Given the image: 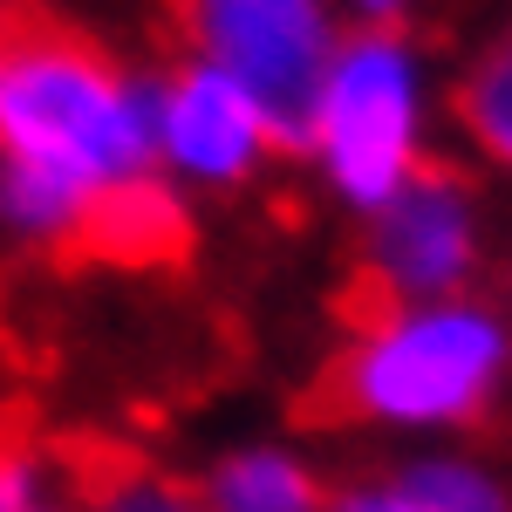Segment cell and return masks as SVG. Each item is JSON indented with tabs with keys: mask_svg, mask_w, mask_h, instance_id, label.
Segmentation results:
<instances>
[{
	"mask_svg": "<svg viewBox=\"0 0 512 512\" xmlns=\"http://www.w3.org/2000/svg\"><path fill=\"white\" fill-rule=\"evenodd\" d=\"M158 171L151 82L96 41L21 21L0 28V226L41 246L82 239L96 198Z\"/></svg>",
	"mask_w": 512,
	"mask_h": 512,
	"instance_id": "6da1fadb",
	"label": "cell"
},
{
	"mask_svg": "<svg viewBox=\"0 0 512 512\" xmlns=\"http://www.w3.org/2000/svg\"><path fill=\"white\" fill-rule=\"evenodd\" d=\"M512 376V328L472 294L376 301L335 362V403L369 431H465Z\"/></svg>",
	"mask_w": 512,
	"mask_h": 512,
	"instance_id": "7a4b0ae2",
	"label": "cell"
},
{
	"mask_svg": "<svg viewBox=\"0 0 512 512\" xmlns=\"http://www.w3.org/2000/svg\"><path fill=\"white\" fill-rule=\"evenodd\" d=\"M424 137H431L424 55L396 28H355L335 41L301 123V151L315 158L321 185L355 212H376L403 178L424 171Z\"/></svg>",
	"mask_w": 512,
	"mask_h": 512,
	"instance_id": "3957f363",
	"label": "cell"
},
{
	"mask_svg": "<svg viewBox=\"0 0 512 512\" xmlns=\"http://www.w3.org/2000/svg\"><path fill=\"white\" fill-rule=\"evenodd\" d=\"M198 62L226 76L274 117L280 144H301L308 103L335 55V0H185Z\"/></svg>",
	"mask_w": 512,
	"mask_h": 512,
	"instance_id": "277c9868",
	"label": "cell"
},
{
	"mask_svg": "<svg viewBox=\"0 0 512 512\" xmlns=\"http://www.w3.org/2000/svg\"><path fill=\"white\" fill-rule=\"evenodd\" d=\"M362 219H369L362 274L376 287V301H444V294H465L478 260H485V205L444 164H424L417 178H403Z\"/></svg>",
	"mask_w": 512,
	"mask_h": 512,
	"instance_id": "5b68a950",
	"label": "cell"
},
{
	"mask_svg": "<svg viewBox=\"0 0 512 512\" xmlns=\"http://www.w3.org/2000/svg\"><path fill=\"white\" fill-rule=\"evenodd\" d=\"M151 151L171 185L192 192H233L280 151L274 117L212 62H185L151 82Z\"/></svg>",
	"mask_w": 512,
	"mask_h": 512,
	"instance_id": "8992f818",
	"label": "cell"
},
{
	"mask_svg": "<svg viewBox=\"0 0 512 512\" xmlns=\"http://www.w3.org/2000/svg\"><path fill=\"white\" fill-rule=\"evenodd\" d=\"M321 512H512V492L485 472L478 458H410L403 472L376 478V485H349Z\"/></svg>",
	"mask_w": 512,
	"mask_h": 512,
	"instance_id": "52a82bcc",
	"label": "cell"
},
{
	"mask_svg": "<svg viewBox=\"0 0 512 512\" xmlns=\"http://www.w3.org/2000/svg\"><path fill=\"white\" fill-rule=\"evenodd\" d=\"M82 246H96L103 260H123V267H151V260H171L185 246V198L164 171H144L117 185L110 198H96L89 226H82Z\"/></svg>",
	"mask_w": 512,
	"mask_h": 512,
	"instance_id": "ba28073f",
	"label": "cell"
},
{
	"mask_svg": "<svg viewBox=\"0 0 512 512\" xmlns=\"http://www.w3.org/2000/svg\"><path fill=\"white\" fill-rule=\"evenodd\" d=\"M205 512H321V472L294 451V444H239L226 451L205 485H198Z\"/></svg>",
	"mask_w": 512,
	"mask_h": 512,
	"instance_id": "9c48e42d",
	"label": "cell"
},
{
	"mask_svg": "<svg viewBox=\"0 0 512 512\" xmlns=\"http://www.w3.org/2000/svg\"><path fill=\"white\" fill-rule=\"evenodd\" d=\"M458 117H465V137H472L478 151L499 164V171H512V35L465 76Z\"/></svg>",
	"mask_w": 512,
	"mask_h": 512,
	"instance_id": "30bf717a",
	"label": "cell"
},
{
	"mask_svg": "<svg viewBox=\"0 0 512 512\" xmlns=\"http://www.w3.org/2000/svg\"><path fill=\"white\" fill-rule=\"evenodd\" d=\"M82 512H205V499H198V485H178V478H164V472L110 465L89 485Z\"/></svg>",
	"mask_w": 512,
	"mask_h": 512,
	"instance_id": "8fae6325",
	"label": "cell"
},
{
	"mask_svg": "<svg viewBox=\"0 0 512 512\" xmlns=\"http://www.w3.org/2000/svg\"><path fill=\"white\" fill-rule=\"evenodd\" d=\"M48 499V465L21 444H0V512H28Z\"/></svg>",
	"mask_w": 512,
	"mask_h": 512,
	"instance_id": "7c38bea8",
	"label": "cell"
},
{
	"mask_svg": "<svg viewBox=\"0 0 512 512\" xmlns=\"http://www.w3.org/2000/svg\"><path fill=\"white\" fill-rule=\"evenodd\" d=\"M342 14H355L362 28H396L403 14H410V0H335Z\"/></svg>",
	"mask_w": 512,
	"mask_h": 512,
	"instance_id": "4fadbf2b",
	"label": "cell"
},
{
	"mask_svg": "<svg viewBox=\"0 0 512 512\" xmlns=\"http://www.w3.org/2000/svg\"><path fill=\"white\" fill-rule=\"evenodd\" d=\"M28 512H76V506H62V499L48 492V499H41V506H28Z\"/></svg>",
	"mask_w": 512,
	"mask_h": 512,
	"instance_id": "5bb4252c",
	"label": "cell"
}]
</instances>
